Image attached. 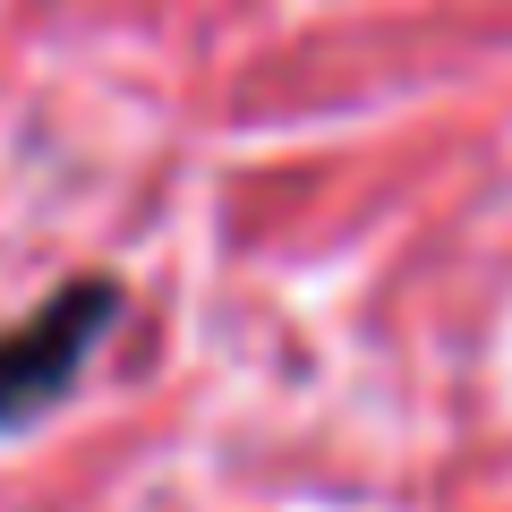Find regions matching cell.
I'll return each instance as SVG.
<instances>
[{
  "mask_svg": "<svg viewBox=\"0 0 512 512\" xmlns=\"http://www.w3.org/2000/svg\"><path fill=\"white\" fill-rule=\"evenodd\" d=\"M120 308H128V291L111 274H77V282H60L35 316H18V325L0 333V436H18L26 419H43V410L86 376L94 342L120 325Z\"/></svg>",
  "mask_w": 512,
  "mask_h": 512,
  "instance_id": "obj_1",
  "label": "cell"
}]
</instances>
